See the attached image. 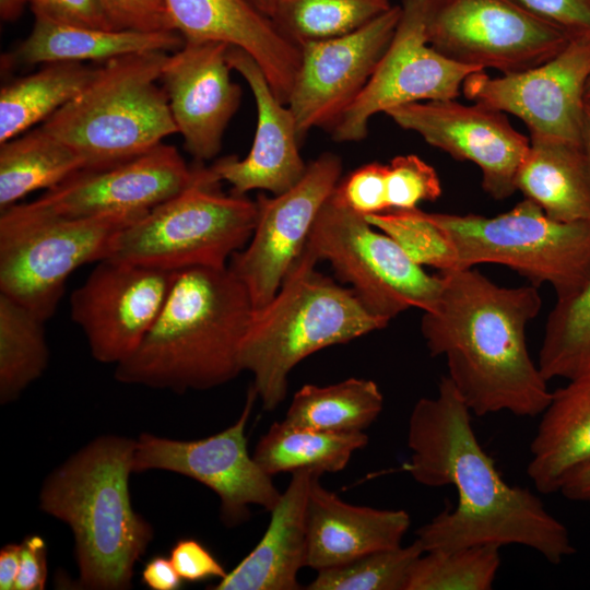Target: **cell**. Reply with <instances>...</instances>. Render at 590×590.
Returning <instances> with one entry per match:
<instances>
[{
  "instance_id": "d6a6232c",
  "label": "cell",
  "mask_w": 590,
  "mask_h": 590,
  "mask_svg": "<svg viewBox=\"0 0 590 590\" xmlns=\"http://www.w3.org/2000/svg\"><path fill=\"white\" fill-rule=\"evenodd\" d=\"M44 321L0 293V402H13L48 366Z\"/></svg>"
},
{
  "instance_id": "ba28073f",
  "label": "cell",
  "mask_w": 590,
  "mask_h": 590,
  "mask_svg": "<svg viewBox=\"0 0 590 590\" xmlns=\"http://www.w3.org/2000/svg\"><path fill=\"white\" fill-rule=\"evenodd\" d=\"M221 181L199 163L191 185L118 234L109 258L167 271L227 267L249 241L258 206L246 196L223 193Z\"/></svg>"
},
{
  "instance_id": "74e56055",
  "label": "cell",
  "mask_w": 590,
  "mask_h": 590,
  "mask_svg": "<svg viewBox=\"0 0 590 590\" xmlns=\"http://www.w3.org/2000/svg\"><path fill=\"white\" fill-rule=\"evenodd\" d=\"M440 194L437 172L420 156L398 155L387 165L389 210H413L421 202L437 200Z\"/></svg>"
},
{
  "instance_id": "5b68a950",
  "label": "cell",
  "mask_w": 590,
  "mask_h": 590,
  "mask_svg": "<svg viewBox=\"0 0 590 590\" xmlns=\"http://www.w3.org/2000/svg\"><path fill=\"white\" fill-rule=\"evenodd\" d=\"M317 257L306 246L264 307L253 310L240 349L241 370L266 411L285 399L292 369L309 355L384 329L354 291L316 271Z\"/></svg>"
},
{
  "instance_id": "5bb4252c",
  "label": "cell",
  "mask_w": 590,
  "mask_h": 590,
  "mask_svg": "<svg viewBox=\"0 0 590 590\" xmlns=\"http://www.w3.org/2000/svg\"><path fill=\"white\" fill-rule=\"evenodd\" d=\"M424 0H402L393 37L368 83L330 129L337 142L366 138L377 114L417 102L456 99L463 81L481 71L453 62L434 48L424 35Z\"/></svg>"
},
{
  "instance_id": "6da1fadb",
  "label": "cell",
  "mask_w": 590,
  "mask_h": 590,
  "mask_svg": "<svg viewBox=\"0 0 590 590\" xmlns=\"http://www.w3.org/2000/svg\"><path fill=\"white\" fill-rule=\"evenodd\" d=\"M472 412L447 376L421 398L408 424L411 457L403 469L422 485L457 489L458 503L423 524L424 552L517 544L557 565L575 553L568 529L528 488L506 483L474 433Z\"/></svg>"
},
{
  "instance_id": "c3c4849f",
  "label": "cell",
  "mask_w": 590,
  "mask_h": 590,
  "mask_svg": "<svg viewBox=\"0 0 590 590\" xmlns=\"http://www.w3.org/2000/svg\"><path fill=\"white\" fill-rule=\"evenodd\" d=\"M31 0H0V16L4 22H14Z\"/></svg>"
},
{
  "instance_id": "d4e9b609",
  "label": "cell",
  "mask_w": 590,
  "mask_h": 590,
  "mask_svg": "<svg viewBox=\"0 0 590 590\" xmlns=\"http://www.w3.org/2000/svg\"><path fill=\"white\" fill-rule=\"evenodd\" d=\"M552 392L530 445L527 474L542 494L560 492L590 463V374Z\"/></svg>"
},
{
  "instance_id": "ac0fdd59",
  "label": "cell",
  "mask_w": 590,
  "mask_h": 590,
  "mask_svg": "<svg viewBox=\"0 0 590 590\" xmlns=\"http://www.w3.org/2000/svg\"><path fill=\"white\" fill-rule=\"evenodd\" d=\"M386 115L452 158L475 164L482 188L493 199L505 200L517 191L516 176L530 139L512 127L505 113L444 99L402 105Z\"/></svg>"
},
{
  "instance_id": "8992f818",
  "label": "cell",
  "mask_w": 590,
  "mask_h": 590,
  "mask_svg": "<svg viewBox=\"0 0 590 590\" xmlns=\"http://www.w3.org/2000/svg\"><path fill=\"white\" fill-rule=\"evenodd\" d=\"M168 57L143 51L97 67L84 88L42 127L72 148L85 169L133 158L178 133L161 81Z\"/></svg>"
},
{
  "instance_id": "277c9868",
  "label": "cell",
  "mask_w": 590,
  "mask_h": 590,
  "mask_svg": "<svg viewBox=\"0 0 590 590\" xmlns=\"http://www.w3.org/2000/svg\"><path fill=\"white\" fill-rule=\"evenodd\" d=\"M135 439L105 435L55 469L39 492V508L67 523L82 588L125 590L153 540L150 522L131 504Z\"/></svg>"
},
{
  "instance_id": "7402d4cb",
  "label": "cell",
  "mask_w": 590,
  "mask_h": 590,
  "mask_svg": "<svg viewBox=\"0 0 590 590\" xmlns=\"http://www.w3.org/2000/svg\"><path fill=\"white\" fill-rule=\"evenodd\" d=\"M185 40L222 42L249 54L272 91L287 103L299 69L300 47L247 0H164Z\"/></svg>"
},
{
  "instance_id": "816d5d0a",
  "label": "cell",
  "mask_w": 590,
  "mask_h": 590,
  "mask_svg": "<svg viewBox=\"0 0 590 590\" xmlns=\"http://www.w3.org/2000/svg\"><path fill=\"white\" fill-rule=\"evenodd\" d=\"M585 96H586V99H590V79L588 80V83L586 85Z\"/></svg>"
},
{
  "instance_id": "cb8c5ba5",
  "label": "cell",
  "mask_w": 590,
  "mask_h": 590,
  "mask_svg": "<svg viewBox=\"0 0 590 590\" xmlns=\"http://www.w3.org/2000/svg\"><path fill=\"white\" fill-rule=\"evenodd\" d=\"M318 473L297 471L273 507L270 522L258 544L239 564L210 589L297 590L298 571L306 567V511Z\"/></svg>"
},
{
  "instance_id": "7c38bea8",
  "label": "cell",
  "mask_w": 590,
  "mask_h": 590,
  "mask_svg": "<svg viewBox=\"0 0 590 590\" xmlns=\"http://www.w3.org/2000/svg\"><path fill=\"white\" fill-rule=\"evenodd\" d=\"M257 398L251 385L237 421L205 438L177 440L141 434L135 439L133 472L165 470L205 485L219 496L222 521L229 527L248 520L250 506L271 511L282 493L247 446L246 425Z\"/></svg>"
},
{
  "instance_id": "484cf974",
  "label": "cell",
  "mask_w": 590,
  "mask_h": 590,
  "mask_svg": "<svg viewBox=\"0 0 590 590\" xmlns=\"http://www.w3.org/2000/svg\"><path fill=\"white\" fill-rule=\"evenodd\" d=\"M516 189L552 219L590 221V164L581 143L530 132Z\"/></svg>"
},
{
  "instance_id": "3957f363",
  "label": "cell",
  "mask_w": 590,
  "mask_h": 590,
  "mask_svg": "<svg viewBox=\"0 0 590 590\" xmlns=\"http://www.w3.org/2000/svg\"><path fill=\"white\" fill-rule=\"evenodd\" d=\"M252 312L247 288L228 266L178 271L154 324L114 376L177 393L225 385L243 371L240 349Z\"/></svg>"
},
{
  "instance_id": "f546056e",
  "label": "cell",
  "mask_w": 590,
  "mask_h": 590,
  "mask_svg": "<svg viewBox=\"0 0 590 590\" xmlns=\"http://www.w3.org/2000/svg\"><path fill=\"white\" fill-rule=\"evenodd\" d=\"M83 158L42 126L0 144V211L28 193L50 189L79 170Z\"/></svg>"
},
{
  "instance_id": "681fc988",
  "label": "cell",
  "mask_w": 590,
  "mask_h": 590,
  "mask_svg": "<svg viewBox=\"0 0 590 590\" xmlns=\"http://www.w3.org/2000/svg\"><path fill=\"white\" fill-rule=\"evenodd\" d=\"M581 144L590 164V99H586L585 104Z\"/></svg>"
},
{
  "instance_id": "8fae6325",
  "label": "cell",
  "mask_w": 590,
  "mask_h": 590,
  "mask_svg": "<svg viewBox=\"0 0 590 590\" xmlns=\"http://www.w3.org/2000/svg\"><path fill=\"white\" fill-rule=\"evenodd\" d=\"M423 26L445 58L502 75L547 61L574 37L514 0H424Z\"/></svg>"
},
{
  "instance_id": "60d3db41",
  "label": "cell",
  "mask_w": 590,
  "mask_h": 590,
  "mask_svg": "<svg viewBox=\"0 0 590 590\" xmlns=\"http://www.w3.org/2000/svg\"><path fill=\"white\" fill-rule=\"evenodd\" d=\"M103 1L118 31H176L164 0Z\"/></svg>"
},
{
  "instance_id": "bcb514c9",
  "label": "cell",
  "mask_w": 590,
  "mask_h": 590,
  "mask_svg": "<svg viewBox=\"0 0 590 590\" xmlns=\"http://www.w3.org/2000/svg\"><path fill=\"white\" fill-rule=\"evenodd\" d=\"M21 543H8L0 550V589L14 590L20 570Z\"/></svg>"
},
{
  "instance_id": "44dd1931",
  "label": "cell",
  "mask_w": 590,
  "mask_h": 590,
  "mask_svg": "<svg viewBox=\"0 0 590 590\" xmlns=\"http://www.w3.org/2000/svg\"><path fill=\"white\" fill-rule=\"evenodd\" d=\"M227 61L250 87L257 108L252 146L246 157H222L211 165L232 193L245 196L252 190L280 194L292 188L305 174L294 116L272 91L263 71L245 50L229 46Z\"/></svg>"
},
{
  "instance_id": "ee69618b",
  "label": "cell",
  "mask_w": 590,
  "mask_h": 590,
  "mask_svg": "<svg viewBox=\"0 0 590 590\" xmlns=\"http://www.w3.org/2000/svg\"><path fill=\"white\" fill-rule=\"evenodd\" d=\"M21 544L20 570L14 590H42L48 573L46 542L40 535L32 534Z\"/></svg>"
},
{
  "instance_id": "f6af8a7d",
  "label": "cell",
  "mask_w": 590,
  "mask_h": 590,
  "mask_svg": "<svg viewBox=\"0 0 590 590\" xmlns=\"http://www.w3.org/2000/svg\"><path fill=\"white\" fill-rule=\"evenodd\" d=\"M181 580L170 558L164 556L153 557L142 571V582L152 590H177Z\"/></svg>"
},
{
  "instance_id": "4fadbf2b",
  "label": "cell",
  "mask_w": 590,
  "mask_h": 590,
  "mask_svg": "<svg viewBox=\"0 0 590 590\" xmlns=\"http://www.w3.org/2000/svg\"><path fill=\"white\" fill-rule=\"evenodd\" d=\"M341 158L319 155L288 190L257 199L258 215L247 245L235 252L229 270L247 288L253 310L269 304L303 253L317 216L340 181Z\"/></svg>"
},
{
  "instance_id": "2e32d148",
  "label": "cell",
  "mask_w": 590,
  "mask_h": 590,
  "mask_svg": "<svg viewBox=\"0 0 590 590\" xmlns=\"http://www.w3.org/2000/svg\"><path fill=\"white\" fill-rule=\"evenodd\" d=\"M177 272L110 258L97 263L70 298L71 318L96 361L117 365L138 349Z\"/></svg>"
},
{
  "instance_id": "d590c367",
  "label": "cell",
  "mask_w": 590,
  "mask_h": 590,
  "mask_svg": "<svg viewBox=\"0 0 590 590\" xmlns=\"http://www.w3.org/2000/svg\"><path fill=\"white\" fill-rule=\"evenodd\" d=\"M424 553L415 540L406 546L377 551L317 571L308 590H404L410 569Z\"/></svg>"
},
{
  "instance_id": "ffe728a7",
  "label": "cell",
  "mask_w": 590,
  "mask_h": 590,
  "mask_svg": "<svg viewBox=\"0 0 590 590\" xmlns=\"http://www.w3.org/2000/svg\"><path fill=\"white\" fill-rule=\"evenodd\" d=\"M229 45L185 40L168 55L161 81L185 150L194 162L214 158L224 132L241 103V88L231 79Z\"/></svg>"
},
{
  "instance_id": "7bdbcfd3",
  "label": "cell",
  "mask_w": 590,
  "mask_h": 590,
  "mask_svg": "<svg viewBox=\"0 0 590 590\" xmlns=\"http://www.w3.org/2000/svg\"><path fill=\"white\" fill-rule=\"evenodd\" d=\"M169 558L182 580L222 579L227 574L211 552L192 539L179 540L173 546Z\"/></svg>"
},
{
  "instance_id": "4dcf8cb0",
  "label": "cell",
  "mask_w": 590,
  "mask_h": 590,
  "mask_svg": "<svg viewBox=\"0 0 590 590\" xmlns=\"http://www.w3.org/2000/svg\"><path fill=\"white\" fill-rule=\"evenodd\" d=\"M384 409V396L369 379L349 378L298 389L283 421L290 425L330 433L365 432Z\"/></svg>"
},
{
  "instance_id": "9c48e42d",
  "label": "cell",
  "mask_w": 590,
  "mask_h": 590,
  "mask_svg": "<svg viewBox=\"0 0 590 590\" xmlns=\"http://www.w3.org/2000/svg\"><path fill=\"white\" fill-rule=\"evenodd\" d=\"M452 244L458 269L506 266L530 284H550L562 298L590 273V221L548 216L529 199L495 216L429 213Z\"/></svg>"
},
{
  "instance_id": "7dc6e473",
  "label": "cell",
  "mask_w": 590,
  "mask_h": 590,
  "mask_svg": "<svg viewBox=\"0 0 590 590\" xmlns=\"http://www.w3.org/2000/svg\"><path fill=\"white\" fill-rule=\"evenodd\" d=\"M560 493L569 500L590 504V463L575 472L565 482Z\"/></svg>"
},
{
  "instance_id": "e0dca14e",
  "label": "cell",
  "mask_w": 590,
  "mask_h": 590,
  "mask_svg": "<svg viewBox=\"0 0 590 590\" xmlns=\"http://www.w3.org/2000/svg\"><path fill=\"white\" fill-rule=\"evenodd\" d=\"M401 5L351 33L309 42L286 105L303 142L315 128L330 130L368 83L388 48Z\"/></svg>"
},
{
  "instance_id": "30bf717a",
  "label": "cell",
  "mask_w": 590,
  "mask_h": 590,
  "mask_svg": "<svg viewBox=\"0 0 590 590\" xmlns=\"http://www.w3.org/2000/svg\"><path fill=\"white\" fill-rule=\"evenodd\" d=\"M306 246L318 261L331 264L337 278L351 286L373 315L388 323L410 308L428 310L439 295V273L428 274L392 238L331 196Z\"/></svg>"
},
{
  "instance_id": "d6986e66",
  "label": "cell",
  "mask_w": 590,
  "mask_h": 590,
  "mask_svg": "<svg viewBox=\"0 0 590 590\" xmlns=\"http://www.w3.org/2000/svg\"><path fill=\"white\" fill-rule=\"evenodd\" d=\"M198 168V162L189 166L175 146L162 142L115 165L79 170L34 202L73 217L146 213L191 185Z\"/></svg>"
},
{
  "instance_id": "83f0119b",
  "label": "cell",
  "mask_w": 590,
  "mask_h": 590,
  "mask_svg": "<svg viewBox=\"0 0 590 590\" xmlns=\"http://www.w3.org/2000/svg\"><path fill=\"white\" fill-rule=\"evenodd\" d=\"M96 69L83 62H50L34 73L3 84L0 90V144L47 120L84 88Z\"/></svg>"
},
{
  "instance_id": "836d02e7",
  "label": "cell",
  "mask_w": 590,
  "mask_h": 590,
  "mask_svg": "<svg viewBox=\"0 0 590 590\" xmlns=\"http://www.w3.org/2000/svg\"><path fill=\"white\" fill-rule=\"evenodd\" d=\"M393 5L391 0H280L271 20L302 47L356 31Z\"/></svg>"
},
{
  "instance_id": "52a82bcc",
  "label": "cell",
  "mask_w": 590,
  "mask_h": 590,
  "mask_svg": "<svg viewBox=\"0 0 590 590\" xmlns=\"http://www.w3.org/2000/svg\"><path fill=\"white\" fill-rule=\"evenodd\" d=\"M144 214L73 217L34 201L2 210L0 293L45 322L55 314L70 274L83 264L109 258L118 234Z\"/></svg>"
},
{
  "instance_id": "b9f144b4",
  "label": "cell",
  "mask_w": 590,
  "mask_h": 590,
  "mask_svg": "<svg viewBox=\"0 0 590 590\" xmlns=\"http://www.w3.org/2000/svg\"><path fill=\"white\" fill-rule=\"evenodd\" d=\"M574 36L590 34V0H514Z\"/></svg>"
},
{
  "instance_id": "f907efd6",
  "label": "cell",
  "mask_w": 590,
  "mask_h": 590,
  "mask_svg": "<svg viewBox=\"0 0 590 590\" xmlns=\"http://www.w3.org/2000/svg\"><path fill=\"white\" fill-rule=\"evenodd\" d=\"M261 14L272 17L280 0H247Z\"/></svg>"
},
{
  "instance_id": "f1b7e54d",
  "label": "cell",
  "mask_w": 590,
  "mask_h": 590,
  "mask_svg": "<svg viewBox=\"0 0 590 590\" xmlns=\"http://www.w3.org/2000/svg\"><path fill=\"white\" fill-rule=\"evenodd\" d=\"M367 442L365 432H322L293 426L282 420L274 422L261 436L252 457L271 476L297 471L338 473Z\"/></svg>"
},
{
  "instance_id": "1f68e13d",
  "label": "cell",
  "mask_w": 590,
  "mask_h": 590,
  "mask_svg": "<svg viewBox=\"0 0 590 590\" xmlns=\"http://www.w3.org/2000/svg\"><path fill=\"white\" fill-rule=\"evenodd\" d=\"M536 363L547 381L590 374V273L577 291L556 298Z\"/></svg>"
},
{
  "instance_id": "8d00e7d4",
  "label": "cell",
  "mask_w": 590,
  "mask_h": 590,
  "mask_svg": "<svg viewBox=\"0 0 590 590\" xmlns=\"http://www.w3.org/2000/svg\"><path fill=\"white\" fill-rule=\"evenodd\" d=\"M370 225L392 238L417 264L439 272L458 270L455 248L428 212L389 210L365 216Z\"/></svg>"
},
{
  "instance_id": "ab89813d",
  "label": "cell",
  "mask_w": 590,
  "mask_h": 590,
  "mask_svg": "<svg viewBox=\"0 0 590 590\" xmlns=\"http://www.w3.org/2000/svg\"><path fill=\"white\" fill-rule=\"evenodd\" d=\"M35 17L81 27L116 30L103 0H31Z\"/></svg>"
},
{
  "instance_id": "603a6c76",
  "label": "cell",
  "mask_w": 590,
  "mask_h": 590,
  "mask_svg": "<svg viewBox=\"0 0 590 590\" xmlns=\"http://www.w3.org/2000/svg\"><path fill=\"white\" fill-rule=\"evenodd\" d=\"M320 476L314 479L307 503L306 567L319 571L401 545L411 524L405 510L349 504L323 487Z\"/></svg>"
},
{
  "instance_id": "9a60e30c",
  "label": "cell",
  "mask_w": 590,
  "mask_h": 590,
  "mask_svg": "<svg viewBox=\"0 0 590 590\" xmlns=\"http://www.w3.org/2000/svg\"><path fill=\"white\" fill-rule=\"evenodd\" d=\"M589 79L590 34H581L531 69L495 78L474 72L463 81L461 93L473 103L516 116L529 132L581 143Z\"/></svg>"
},
{
  "instance_id": "f35d334b",
  "label": "cell",
  "mask_w": 590,
  "mask_h": 590,
  "mask_svg": "<svg viewBox=\"0 0 590 590\" xmlns=\"http://www.w3.org/2000/svg\"><path fill=\"white\" fill-rule=\"evenodd\" d=\"M331 197L363 216L389 211L387 165L377 162L362 165L339 181Z\"/></svg>"
},
{
  "instance_id": "4316f807",
  "label": "cell",
  "mask_w": 590,
  "mask_h": 590,
  "mask_svg": "<svg viewBox=\"0 0 590 590\" xmlns=\"http://www.w3.org/2000/svg\"><path fill=\"white\" fill-rule=\"evenodd\" d=\"M185 44L177 31H105L35 17L30 35L7 59L32 66L50 62H105L118 56L143 51H176Z\"/></svg>"
},
{
  "instance_id": "7a4b0ae2",
  "label": "cell",
  "mask_w": 590,
  "mask_h": 590,
  "mask_svg": "<svg viewBox=\"0 0 590 590\" xmlns=\"http://www.w3.org/2000/svg\"><path fill=\"white\" fill-rule=\"evenodd\" d=\"M439 274L421 333L429 354L446 358L447 377L472 414L541 415L553 391L527 344V327L542 308L539 287L502 286L473 268Z\"/></svg>"
},
{
  "instance_id": "e575fe53",
  "label": "cell",
  "mask_w": 590,
  "mask_h": 590,
  "mask_svg": "<svg viewBox=\"0 0 590 590\" xmlns=\"http://www.w3.org/2000/svg\"><path fill=\"white\" fill-rule=\"evenodd\" d=\"M499 550L488 544L424 552L404 590H489L502 563Z\"/></svg>"
}]
</instances>
